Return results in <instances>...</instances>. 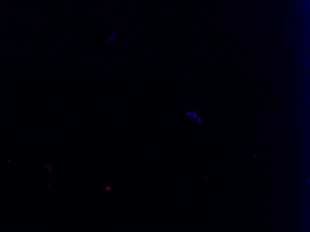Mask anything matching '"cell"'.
I'll list each match as a JSON object with an SVG mask.
<instances>
[{"label": "cell", "instance_id": "cell-1", "mask_svg": "<svg viewBox=\"0 0 310 232\" xmlns=\"http://www.w3.org/2000/svg\"><path fill=\"white\" fill-rule=\"evenodd\" d=\"M186 117L188 118L196 119L198 121V123L201 124H202V121H201V116L198 112L196 111H189L186 113Z\"/></svg>", "mask_w": 310, "mask_h": 232}]
</instances>
